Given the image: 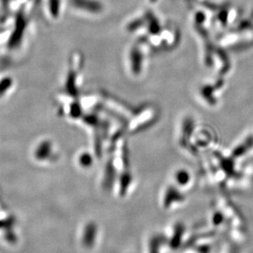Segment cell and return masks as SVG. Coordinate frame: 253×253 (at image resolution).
<instances>
[{
  "mask_svg": "<svg viewBox=\"0 0 253 253\" xmlns=\"http://www.w3.org/2000/svg\"><path fill=\"white\" fill-rule=\"evenodd\" d=\"M90 161L91 160L88 155H83L80 156V163L84 166H88V165L90 163Z\"/></svg>",
  "mask_w": 253,
  "mask_h": 253,
  "instance_id": "cell-1",
  "label": "cell"
}]
</instances>
